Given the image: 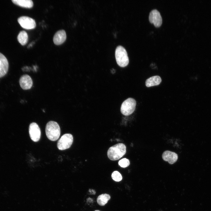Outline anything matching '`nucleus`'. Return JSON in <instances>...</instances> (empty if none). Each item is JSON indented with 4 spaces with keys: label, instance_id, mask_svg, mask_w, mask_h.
<instances>
[{
    "label": "nucleus",
    "instance_id": "nucleus-1",
    "mask_svg": "<svg viewBox=\"0 0 211 211\" xmlns=\"http://www.w3.org/2000/svg\"><path fill=\"white\" fill-rule=\"evenodd\" d=\"M126 152L125 145L124 144L119 143L109 148L107 152V155L110 160L115 161L120 158Z\"/></svg>",
    "mask_w": 211,
    "mask_h": 211
},
{
    "label": "nucleus",
    "instance_id": "nucleus-2",
    "mask_svg": "<svg viewBox=\"0 0 211 211\" xmlns=\"http://www.w3.org/2000/svg\"><path fill=\"white\" fill-rule=\"evenodd\" d=\"M45 133L49 139L52 141L57 140L60 134V129L59 124L54 121L49 122L46 126Z\"/></svg>",
    "mask_w": 211,
    "mask_h": 211
},
{
    "label": "nucleus",
    "instance_id": "nucleus-3",
    "mask_svg": "<svg viewBox=\"0 0 211 211\" xmlns=\"http://www.w3.org/2000/svg\"><path fill=\"white\" fill-rule=\"evenodd\" d=\"M115 57L117 63L120 67L126 66L129 62L127 52L125 49L122 46H118L115 50Z\"/></svg>",
    "mask_w": 211,
    "mask_h": 211
},
{
    "label": "nucleus",
    "instance_id": "nucleus-4",
    "mask_svg": "<svg viewBox=\"0 0 211 211\" xmlns=\"http://www.w3.org/2000/svg\"><path fill=\"white\" fill-rule=\"evenodd\" d=\"M136 105V101L132 98H129L122 103L120 108L121 113L125 116L131 114L135 111Z\"/></svg>",
    "mask_w": 211,
    "mask_h": 211
},
{
    "label": "nucleus",
    "instance_id": "nucleus-5",
    "mask_svg": "<svg viewBox=\"0 0 211 211\" xmlns=\"http://www.w3.org/2000/svg\"><path fill=\"white\" fill-rule=\"evenodd\" d=\"M73 141L72 135L70 134H65L63 135L58 141L57 146L60 150H64L69 148Z\"/></svg>",
    "mask_w": 211,
    "mask_h": 211
},
{
    "label": "nucleus",
    "instance_id": "nucleus-6",
    "mask_svg": "<svg viewBox=\"0 0 211 211\" xmlns=\"http://www.w3.org/2000/svg\"><path fill=\"white\" fill-rule=\"evenodd\" d=\"M18 21L21 27L26 29H33L36 26L35 20L28 16H21L18 18Z\"/></svg>",
    "mask_w": 211,
    "mask_h": 211
},
{
    "label": "nucleus",
    "instance_id": "nucleus-7",
    "mask_svg": "<svg viewBox=\"0 0 211 211\" xmlns=\"http://www.w3.org/2000/svg\"><path fill=\"white\" fill-rule=\"evenodd\" d=\"M29 132L30 138L33 141L37 142L40 140L41 136L40 130L36 123L33 122L30 125Z\"/></svg>",
    "mask_w": 211,
    "mask_h": 211
},
{
    "label": "nucleus",
    "instance_id": "nucleus-8",
    "mask_svg": "<svg viewBox=\"0 0 211 211\" xmlns=\"http://www.w3.org/2000/svg\"><path fill=\"white\" fill-rule=\"evenodd\" d=\"M149 20L156 27L160 26L162 23V18L160 12L156 9L152 10L149 16Z\"/></svg>",
    "mask_w": 211,
    "mask_h": 211
},
{
    "label": "nucleus",
    "instance_id": "nucleus-9",
    "mask_svg": "<svg viewBox=\"0 0 211 211\" xmlns=\"http://www.w3.org/2000/svg\"><path fill=\"white\" fill-rule=\"evenodd\" d=\"M19 83L21 87L23 90L30 89L33 84L31 77L28 74H24L21 76L19 79Z\"/></svg>",
    "mask_w": 211,
    "mask_h": 211
},
{
    "label": "nucleus",
    "instance_id": "nucleus-10",
    "mask_svg": "<svg viewBox=\"0 0 211 211\" xmlns=\"http://www.w3.org/2000/svg\"><path fill=\"white\" fill-rule=\"evenodd\" d=\"M9 64L6 57L0 52V78L4 76L8 72Z\"/></svg>",
    "mask_w": 211,
    "mask_h": 211
},
{
    "label": "nucleus",
    "instance_id": "nucleus-11",
    "mask_svg": "<svg viewBox=\"0 0 211 211\" xmlns=\"http://www.w3.org/2000/svg\"><path fill=\"white\" fill-rule=\"evenodd\" d=\"M162 156L164 161H168L170 164L174 163L178 159V155L177 154L168 150L164 151Z\"/></svg>",
    "mask_w": 211,
    "mask_h": 211
},
{
    "label": "nucleus",
    "instance_id": "nucleus-12",
    "mask_svg": "<svg viewBox=\"0 0 211 211\" xmlns=\"http://www.w3.org/2000/svg\"><path fill=\"white\" fill-rule=\"evenodd\" d=\"M66 37V33L64 30H59L54 35L53 38V42L56 45H61L65 41Z\"/></svg>",
    "mask_w": 211,
    "mask_h": 211
},
{
    "label": "nucleus",
    "instance_id": "nucleus-13",
    "mask_svg": "<svg viewBox=\"0 0 211 211\" xmlns=\"http://www.w3.org/2000/svg\"><path fill=\"white\" fill-rule=\"evenodd\" d=\"M161 81V79L160 76H154L147 79L145 82V85L147 87H149L158 85Z\"/></svg>",
    "mask_w": 211,
    "mask_h": 211
},
{
    "label": "nucleus",
    "instance_id": "nucleus-14",
    "mask_svg": "<svg viewBox=\"0 0 211 211\" xmlns=\"http://www.w3.org/2000/svg\"><path fill=\"white\" fill-rule=\"evenodd\" d=\"M11 1L14 4L24 8H30L33 5V2L31 0H12Z\"/></svg>",
    "mask_w": 211,
    "mask_h": 211
},
{
    "label": "nucleus",
    "instance_id": "nucleus-15",
    "mask_svg": "<svg viewBox=\"0 0 211 211\" xmlns=\"http://www.w3.org/2000/svg\"><path fill=\"white\" fill-rule=\"evenodd\" d=\"M17 38L18 42L22 45H25L28 40L27 33L24 30L21 31L18 34Z\"/></svg>",
    "mask_w": 211,
    "mask_h": 211
},
{
    "label": "nucleus",
    "instance_id": "nucleus-16",
    "mask_svg": "<svg viewBox=\"0 0 211 211\" xmlns=\"http://www.w3.org/2000/svg\"><path fill=\"white\" fill-rule=\"evenodd\" d=\"M110 198L109 195L105 193L100 195L97 198V201L99 205L104 206Z\"/></svg>",
    "mask_w": 211,
    "mask_h": 211
},
{
    "label": "nucleus",
    "instance_id": "nucleus-17",
    "mask_svg": "<svg viewBox=\"0 0 211 211\" xmlns=\"http://www.w3.org/2000/svg\"><path fill=\"white\" fill-rule=\"evenodd\" d=\"M111 177L113 180L116 181H120L122 179L121 174L117 171H113Z\"/></svg>",
    "mask_w": 211,
    "mask_h": 211
},
{
    "label": "nucleus",
    "instance_id": "nucleus-18",
    "mask_svg": "<svg viewBox=\"0 0 211 211\" xmlns=\"http://www.w3.org/2000/svg\"><path fill=\"white\" fill-rule=\"evenodd\" d=\"M130 164L129 160L125 158H123L120 160L118 164L121 167L125 168L128 166Z\"/></svg>",
    "mask_w": 211,
    "mask_h": 211
},
{
    "label": "nucleus",
    "instance_id": "nucleus-19",
    "mask_svg": "<svg viewBox=\"0 0 211 211\" xmlns=\"http://www.w3.org/2000/svg\"><path fill=\"white\" fill-rule=\"evenodd\" d=\"M95 211H100L97 210H95Z\"/></svg>",
    "mask_w": 211,
    "mask_h": 211
}]
</instances>
